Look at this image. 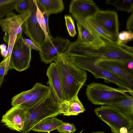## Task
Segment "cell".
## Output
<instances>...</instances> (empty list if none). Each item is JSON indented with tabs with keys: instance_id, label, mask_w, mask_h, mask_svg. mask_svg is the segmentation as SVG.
Wrapping results in <instances>:
<instances>
[{
	"instance_id": "6da1fadb",
	"label": "cell",
	"mask_w": 133,
	"mask_h": 133,
	"mask_svg": "<svg viewBox=\"0 0 133 133\" xmlns=\"http://www.w3.org/2000/svg\"><path fill=\"white\" fill-rule=\"evenodd\" d=\"M63 54L80 56L94 60L95 62L115 61L133 60V48L105 40L97 46L84 45L75 41L70 42Z\"/></svg>"
},
{
	"instance_id": "7a4b0ae2",
	"label": "cell",
	"mask_w": 133,
	"mask_h": 133,
	"mask_svg": "<svg viewBox=\"0 0 133 133\" xmlns=\"http://www.w3.org/2000/svg\"><path fill=\"white\" fill-rule=\"evenodd\" d=\"M54 62L59 72L64 100L68 101L78 94L87 80V72L62 55Z\"/></svg>"
},
{
	"instance_id": "3957f363",
	"label": "cell",
	"mask_w": 133,
	"mask_h": 133,
	"mask_svg": "<svg viewBox=\"0 0 133 133\" xmlns=\"http://www.w3.org/2000/svg\"><path fill=\"white\" fill-rule=\"evenodd\" d=\"M59 104L56 102L51 91L32 107L28 109L22 133H28L37 124L46 118L61 114Z\"/></svg>"
},
{
	"instance_id": "277c9868",
	"label": "cell",
	"mask_w": 133,
	"mask_h": 133,
	"mask_svg": "<svg viewBox=\"0 0 133 133\" xmlns=\"http://www.w3.org/2000/svg\"><path fill=\"white\" fill-rule=\"evenodd\" d=\"M62 55L78 67L91 72L96 78H103L106 82L114 83L133 96V91L122 79L98 64H95L93 59L75 55L66 54Z\"/></svg>"
},
{
	"instance_id": "5b68a950",
	"label": "cell",
	"mask_w": 133,
	"mask_h": 133,
	"mask_svg": "<svg viewBox=\"0 0 133 133\" xmlns=\"http://www.w3.org/2000/svg\"><path fill=\"white\" fill-rule=\"evenodd\" d=\"M125 90L93 82L89 84L86 89L88 99L96 105H106L128 96Z\"/></svg>"
},
{
	"instance_id": "8992f818",
	"label": "cell",
	"mask_w": 133,
	"mask_h": 133,
	"mask_svg": "<svg viewBox=\"0 0 133 133\" xmlns=\"http://www.w3.org/2000/svg\"><path fill=\"white\" fill-rule=\"evenodd\" d=\"M97 116L108 125L114 133H120L122 127L129 131L133 128V120L123 114L117 108L109 106H102L95 109Z\"/></svg>"
},
{
	"instance_id": "52a82bcc",
	"label": "cell",
	"mask_w": 133,
	"mask_h": 133,
	"mask_svg": "<svg viewBox=\"0 0 133 133\" xmlns=\"http://www.w3.org/2000/svg\"><path fill=\"white\" fill-rule=\"evenodd\" d=\"M22 33L17 35L10 57L9 69L21 72L30 66L31 50L24 43Z\"/></svg>"
},
{
	"instance_id": "ba28073f",
	"label": "cell",
	"mask_w": 133,
	"mask_h": 133,
	"mask_svg": "<svg viewBox=\"0 0 133 133\" xmlns=\"http://www.w3.org/2000/svg\"><path fill=\"white\" fill-rule=\"evenodd\" d=\"M50 38V40L44 41L42 43L39 51L41 61L46 64L54 61L62 55L70 42L69 39L58 36Z\"/></svg>"
},
{
	"instance_id": "9c48e42d",
	"label": "cell",
	"mask_w": 133,
	"mask_h": 133,
	"mask_svg": "<svg viewBox=\"0 0 133 133\" xmlns=\"http://www.w3.org/2000/svg\"><path fill=\"white\" fill-rule=\"evenodd\" d=\"M32 13V10L19 15L12 11L5 18L0 20V26L4 33L3 39L6 43L9 41H15L19 29Z\"/></svg>"
},
{
	"instance_id": "30bf717a",
	"label": "cell",
	"mask_w": 133,
	"mask_h": 133,
	"mask_svg": "<svg viewBox=\"0 0 133 133\" xmlns=\"http://www.w3.org/2000/svg\"><path fill=\"white\" fill-rule=\"evenodd\" d=\"M76 20L78 36L75 41L85 46H97L103 44L105 39L98 35L88 24L84 18L72 15Z\"/></svg>"
},
{
	"instance_id": "8fae6325",
	"label": "cell",
	"mask_w": 133,
	"mask_h": 133,
	"mask_svg": "<svg viewBox=\"0 0 133 133\" xmlns=\"http://www.w3.org/2000/svg\"><path fill=\"white\" fill-rule=\"evenodd\" d=\"M28 109L21 105L13 106L3 115L1 122L10 129L22 132Z\"/></svg>"
},
{
	"instance_id": "7c38bea8",
	"label": "cell",
	"mask_w": 133,
	"mask_h": 133,
	"mask_svg": "<svg viewBox=\"0 0 133 133\" xmlns=\"http://www.w3.org/2000/svg\"><path fill=\"white\" fill-rule=\"evenodd\" d=\"M92 18L111 36L115 42L117 40L119 29L117 12L99 10Z\"/></svg>"
},
{
	"instance_id": "4fadbf2b",
	"label": "cell",
	"mask_w": 133,
	"mask_h": 133,
	"mask_svg": "<svg viewBox=\"0 0 133 133\" xmlns=\"http://www.w3.org/2000/svg\"><path fill=\"white\" fill-rule=\"evenodd\" d=\"M34 4L32 8V13L22 25L23 32L26 36L40 48L45 41L44 33L39 24L36 17L37 9L35 0H34Z\"/></svg>"
},
{
	"instance_id": "5bb4252c",
	"label": "cell",
	"mask_w": 133,
	"mask_h": 133,
	"mask_svg": "<svg viewBox=\"0 0 133 133\" xmlns=\"http://www.w3.org/2000/svg\"><path fill=\"white\" fill-rule=\"evenodd\" d=\"M94 61L95 64L121 78L133 91V70L128 68L124 61H109L95 62Z\"/></svg>"
},
{
	"instance_id": "9a60e30c",
	"label": "cell",
	"mask_w": 133,
	"mask_h": 133,
	"mask_svg": "<svg viewBox=\"0 0 133 133\" xmlns=\"http://www.w3.org/2000/svg\"><path fill=\"white\" fill-rule=\"evenodd\" d=\"M49 85L55 101L60 104L64 101L62 86L58 67L55 62L51 63L46 71Z\"/></svg>"
},
{
	"instance_id": "2e32d148",
	"label": "cell",
	"mask_w": 133,
	"mask_h": 133,
	"mask_svg": "<svg viewBox=\"0 0 133 133\" xmlns=\"http://www.w3.org/2000/svg\"><path fill=\"white\" fill-rule=\"evenodd\" d=\"M99 10L92 0H73L69 7V12L71 15L85 19L93 18Z\"/></svg>"
},
{
	"instance_id": "e0dca14e",
	"label": "cell",
	"mask_w": 133,
	"mask_h": 133,
	"mask_svg": "<svg viewBox=\"0 0 133 133\" xmlns=\"http://www.w3.org/2000/svg\"><path fill=\"white\" fill-rule=\"evenodd\" d=\"M59 108L62 114L67 116L77 115L85 110L78 95L68 101L64 100L59 104Z\"/></svg>"
},
{
	"instance_id": "ac0fdd59",
	"label": "cell",
	"mask_w": 133,
	"mask_h": 133,
	"mask_svg": "<svg viewBox=\"0 0 133 133\" xmlns=\"http://www.w3.org/2000/svg\"><path fill=\"white\" fill-rule=\"evenodd\" d=\"M38 7L42 13L45 12L49 15L62 12L64 5L62 0H36Z\"/></svg>"
},
{
	"instance_id": "d6986e66",
	"label": "cell",
	"mask_w": 133,
	"mask_h": 133,
	"mask_svg": "<svg viewBox=\"0 0 133 133\" xmlns=\"http://www.w3.org/2000/svg\"><path fill=\"white\" fill-rule=\"evenodd\" d=\"M64 122L55 117L46 118L42 120L32 128L31 130L39 132L49 133L62 124Z\"/></svg>"
},
{
	"instance_id": "ffe728a7",
	"label": "cell",
	"mask_w": 133,
	"mask_h": 133,
	"mask_svg": "<svg viewBox=\"0 0 133 133\" xmlns=\"http://www.w3.org/2000/svg\"><path fill=\"white\" fill-rule=\"evenodd\" d=\"M107 105L115 107L124 115L133 120V97H127L114 102Z\"/></svg>"
},
{
	"instance_id": "44dd1931",
	"label": "cell",
	"mask_w": 133,
	"mask_h": 133,
	"mask_svg": "<svg viewBox=\"0 0 133 133\" xmlns=\"http://www.w3.org/2000/svg\"><path fill=\"white\" fill-rule=\"evenodd\" d=\"M34 91L30 99L27 102L21 105L28 108L38 102L50 91L49 86L44 85L40 83H37L34 85Z\"/></svg>"
},
{
	"instance_id": "7402d4cb",
	"label": "cell",
	"mask_w": 133,
	"mask_h": 133,
	"mask_svg": "<svg viewBox=\"0 0 133 133\" xmlns=\"http://www.w3.org/2000/svg\"><path fill=\"white\" fill-rule=\"evenodd\" d=\"M105 3L114 6L117 10L129 13L133 11V0H108Z\"/></svg>"
},
{
	"instance_id": "603a6c76",
	"label": "cell",
	"mask_w": 133,
	"mask_h": 133,
	"mask_svg": "<svg viewBox=\"0 0 133 133\" xmlns=\"http://www.w3.org/2000/svg\"><path fill=\"white\" fill-rule=\"evenodd\" d=\"M85 19L88 24L101 37L108 41L114 42L111 36L92 18Z\"/></svg>"
},
{
	"instance_id": "cb8c5ba5",
	"label": "cell",
	"mask_w": 133,
	"mask_h": 133,
	"mask_svg": "<svg viewBox=\"0 0 133 133\" xmlns=\"http://www.w3.org/2000/svg\"><path fill=\"white\" fill-rule=\"evenodd\" d=\"M34 91V87L31 89L24 91L14 96L12 99L13 106L22 105L28 101L31 98Z\"/></svg>"
},
{
	"instance_id": "d4e9b609",
	"label": "cell",
	"mask_w": 133,
	"mask_h": 133,
	"mask_svg": "<svg viewBox=\"0 0 133 133\" xmlns=\"http://www.w3.org/2000/svg\"><path fill=\"white\" fill-rule=\"evenodd\" d=\"M19 0H0V20L15 9Z\"/></svg>"
},
{
	"instance_id": "484cf974",
	"label": "cell",
	"mask_w": 133,
	"mask_h": 133,
	"mask_svg": "<svg viewBox=\"0 0 133 133\" xmlns=\"http://www.w3.org/2000/svg\"><path fill=\"white\" fill-rule=\"evenodd\" d=\"M34 4V0H19L15 9L18 12L22 14L31 10Z\"/></svg>"
},
{
	"instance_id": "4316f807",
	"label": "cell",
	"mask_w": 133,
	"mask_h": 133,
	"mask_svg": "<svg viewBox=\"0 0 133 133\" xmlns=\"http://www.w3.org/2000/svg\"><path fill=\"white\" fill-rule=\"evenodd\" d=\"M36 5L37 9L36 13V16L37 21L40 27L43 30L45 35V41L50 40V37L48 35L47 31L45 21L43 16L42 12L38 7L36 1L35 0Z\"/></svg>"
},
{
	"instance_id": "83f0119b",
	"label": "cell",
	"mask_w": 133,
	"mask_h": 133,
	"mask_svg": "<svg viewBox=\"0 0 133 133\" xmlns=\"http://www.w3.org/2000/svg\"><path fill=\"white\" fill-rule=\"evenodd\" d=\"M133 39V32L128 31H123L118 32L117 40L115 43L120 44H126Z\"/></svg>"
},
{
	"instance_id": "f1b7e54d",
	"label": "cell",
	"mask_w": 133,
	"mask_h": 133,
	"mask_svg": "<svg viewBox=\"0 0 133 133\" xmlns=\"http://www.w3.org/2000/svg\"><path fill=\"white\" fill-rule=\"evenodd\" d=\"M65 25L69 35L72 37L76 35L74 21L71 17L69 15H66L64 16Z\"/></svg>"
},
{
	"instance_id": "f546056e",
	"label": "cell",
	"mask_w": 133,
	"mask_h": 133,
	"mask_svg": "<svg viewBox=\"0 0 133 133\" xmlns=\"http://www.w3.org/2000/svg\"><path fill=\"white\" fill-rule=\"evenodd\" d=\"M57 130L60 133H73L76 131V129L74 124L64 122Z\"/></svg>"
},
{
	"instance_id": "4dcf8cb0",
	"label": "cell",
	"mask_w": 133,
	"mask_h": 133,
	"mask_svg": "<svg viewBox=\"0 0 133 133\" xmlns=\"http://www.w3.org/2000/svg\"><path fill=\"white\" fill-rule=\"evenodd\" d=\"M23 40L25 44L31 49H34L38 51L40 50V48L30 39L23 38Z\"/></svg>"
},
{
	"instance_id": "1f68e13d",
	"label": "cell",
	"mask_w": 133,
	"mask_h": 133,
	"mask_svg": "<svg viewBox=\"0 0 133 133\" xmlns=\"http://www.w3.org/2000/svg\"><path fill=\"white\" fill-rule=\"evenodd\" d=\"M126 28L128 31L133 32V11L127 21Z\"/></svg>"
},
{
	"instance_id": "d6a6232c",
	"label": "cell",
	"mask_w": 133,
	"mask_h": 133,
	"mask_svg": "<svg viewBox=\"0 0 133 133\" xmlns=\"http://www.w3.org/2000/svg\"><path fill=\"white\" fill-rule=\"evenodd\" d=\"M6 62L3 60L0 63V77L2 78H4L6 75Z\"/></svg>"
},
{
	"instance_id": "836d02e7",
	"label": "cell",
	"mask_w": 133,
	"mask_h": 133,
	"mask_svg": "<svg viewBox=\"0 0 133 133\" xmlns=\"http://www.w3.org/2000/svg\"><path fill=\"white\" fill-rule=\"evenodd\" d=\"M43 14L45 22L47 31L50 37H52L50 34L48 25V19L49 15L45 12L42 13Z\"/></svg>"
},
{
	"instance_id": "e575fe53",
	"label": "cell",
	"mask_w": 133,
	"mask_h": 133,
	"mask_svg": "<svg viewBox=\"0 0 133 133\" xmlns=\"http://www.w3.org/2000/svg\"><path fill=\"white\" fill-rule=\"evenodd\" d=\"M0 54L2 56L5 58L6 57L7 55V49H4L0 50Z\"/></svg>"
},
{
	"instance_id": "d590c367",
	"label": "cell",
	"mask_w": 133,
	"mask_h": 133,
	"mask_svg": "<svg viewBox=\"0 0 133 133\" xmlns=\"http://www.w3.org/2000/svg\"><path fill=\"white\" fill-rule=\"evenodd\" d=\"M119 132L120 133H128V131L126 128L122 127L120 128Z\"/></svg>"
},
{
	"instance_id": "8d00e7d4",
	"label": "cell",
	"mask_w": 133,
	"mask_h": 133,
	"mask_svg": "<svg viewBox=\"0 0 133 133\" xmlns=\"http://www.w3.org/2000/svg\"><path fill=\"white\" fill-rule=\"evenodd\" d=\"M7 48V45L5 44H2L0 45V50L6 49Z\"/></svg>"
},
{
	"instance_id": "74e56055",
	"label": "cell",
	"mask_w": 133,
	"mask_h": 133,
	"mask_svg": "<svg viewBox=\"0 0 133 133\" xmlns=\"http://www.w3.org/2000/svg\"><path fill=\"white\" fill-rule=\"evenodd\" d=\"M4 78H2L0 77V86L1 85L4 80Z\"/></svg>"
},
{
	"instance_id": "f35d334b",
	"label": "cell",
	"mask_w": 133,
	"mask_h": 133,
	"mask_svg": "<svg viewBox=\"0 0 133 133\" xmlns=\"http://www.w3.org/2000/svg\"><path fill=\"white\" fill-rule=\"evenodd\" d=\"M91 133H105V132L103 131H97V132H93Z\"/></svg>"
},
{
	"instance_id": "ab89813d",
	"label": "cell",
	"mask_w": 133,
	"mask_h": 133,
	"mask_svg": "<svg viewBox=\"0 0 133 133\" xmlns=\"http://www.w3.org/2000/svg\"><path fill=\"white\" fill-rule=\"evenodd\" d=\"M128 133H133V129H132L129 131Z\"/></svg>"
},
{
	"instance_id": "60d3db41",
	"label": "cell",
	"mask_w": 133,
	"mask_h": 133,
	"mask_svg": "<svg viewBox=\"0 0 133 133\" xmlns=\"http://www.w3.org/2000/svg\"><path fill=\"white\" fill-rule=\"evenodd\" d=\"M83 130H82L81 132H79L78 133H82V132H83Z\"/></svg>"
}]
</instances>
